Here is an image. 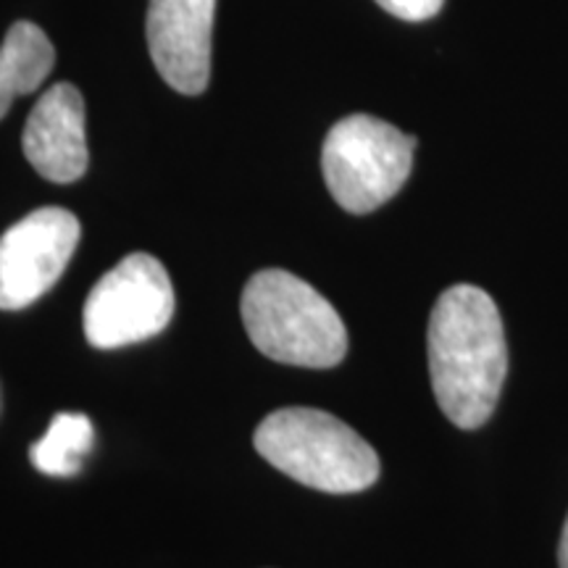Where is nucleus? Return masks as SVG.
<instances>
[{
  "label": "nucleus",
  "instance_id": "1",
  "mask_svg": "<svg viewBox=\"0 0 568 568\" xmlns=\"http://www.w3.org/2000/svg\"><path fill=\"white\" fill-rule=\"evenodd\" d=\"M429 374L443 414L460 429L487 424L508 374V347L497 305L481 287L445 290L429 318Z\"/></svg>",
  "mask_w": 568,
  "mask_h": 568
},
{
  "label": "nucleus",
  "instance_id": "2",
  "mask_svg": "<svg viewBox=\"0 0 568 568\" xmlns=\"http://www.w3.org/2000/svg\"><path fill=\"white\" fill-rule=\"evenodd\" d=\"M247 337L266 358L303 368H332L347 353L343 318L318 290L301 276L266 268L243 290Z\"/></svg>",
  "mask_w": 568,
  "mask_h": 568
},
{
  "label": "nucleus",
  "instance_id": "3",
  "mask_svg": "<svg viewBox=\"0 0 568 568\" xmlns=\"http://www.w3.org/2000/svg\"><path fill=\"white\" fill-rule=\"evenodd\" d=\"M255 450L318 493H364L379 479V456L353 426L318 408H282L258 424Z\"/></svg>",
  "mask_w": 568,
  "mask_h": 568
},
{
  "label": "nucleus",
  "instance_id": "4",
  "mask_svg": "<svg viewBox=\"0 0 568 568\" xmlns=\"http://www.w3.org/2000/svg\"><path fill=\"white\" fill-rule=\"evenodd\" d=\"M414 151L416 138L368 113H353L326 134L324 182L345 211L372 213L400 193Z\"/></svg>",
  "mask_w": 568,
  "mask_h": 568
},
{
  "label": "nucleus",
  "instance_id": "5",
  "mask_svg": "<svg viewBox=\"0 0 568 568\" xmlns=\"http://www.w3.org/2000/svg\"><path fill=\"white\" fill-rule=\"evenodd\" d=\"M174 316V287L159 258L126 255L98 280L84 303V337L92 347L113 351L161 335Z\"/></svg>",
  "mask_w": 568,
  "mask_h": 568
},
{
  "label": "nucleus",
  "instance_id": "6",
  "mask_svg": "<svg viewBox=\"0 0 568 568\" xmlns=\"http://www.w3.org/2000/svg\"><path fill=\"white\" fill-rule=\"evenodd\" d=\"M80 219L59 205L19 219L0 237V311H21L40 301L80 245Z\"/></svg>",
  "mask_w": 568,
  "mask_h": 568
},
{
  "label": "nucleus",
  "instance_id": "7",
  "mask_svg": "<svg viewBox=\"0 0 568 568\" xmlns=\"http://www.w3.org/2000/svg\"><path fill=\"white\" fill-rule=\"evenodd\" d=\"M216 0H151L148 51L155 71L182 95H201L211 80V30Z\"/></svg>",
  "mask_w": 568,
  "mask_h": 568
},
{
  "label": "nucleus",
  "instance_id": "8",
  "mask_svg": "<svg viewBox=\"0 0 568 568\" xmlns=\"http://www.w3.org/2000/svg\"><path fill=\"white\" fill-rule=\"evenodd\" d=\"M27 161L34 172L55 184L82 180L88 172V140H84L82 92L69 82L53 84L34 103L21 134Z\"/></svg>",
  "mask_w": 568,
  "mask_h": 568
},
{
  "label": "nucleus",
  "instance_id": "9",
  "mask_svg": "<svg viewBox=\"0 0 568 568\" xmlns=\"http://www.w3.org/2000/svg\"><path fill=\"white\" fill-rule=\"evenodd\" d=\"M55 51L32 21H17L0 45V119L21 95H30L53 71Z\"/></svg>",
  "mask_w": 568,
  "mask_h": 568
},
{
  "label": "nucleus",
  "instance_id": "10",
  "mask_svg": "<svg viewBox=\"0 0 568 568\" xmlns=\"http://www.w3.org/2000/svg\"><path fill=\"white\" fill-rule=\"evenodd\" d=\"M95 429L84 414H59L48 426L45 437L32 445L30 458L38 471L48 477H74L82 460L92 450Z\"/></svg>",
  "mask_w": 568,
  "mask_h": 568
},
{
  "label": "nucleus",
  "instance_id": "11",
  "mask_svg": "<svg viewBox=\"0 0 568 568\" xmlns=\"http://www.w3.org/2000/svg\"><path fill=\"white\" fill-rule=\"evenodd\" d=\"M376 3L403 21H426L437 17L445 0H376Z\"/></svg>",
  "mask_w": 568,
  "mask_h": 568
},
{
  "label": "nucleus",
  "instance_id": "12",
  "mask_svg": "<svg viewBox=\"0 0 568 568\" xmlns=\"http://www.w3.org/2000/svg\"><path fill=\"white\" fill-rule=\"evenodd\" d=\"M558 564H560V568H568V518H566V524H564V535H560Z\"/></svg>",
  "mask_w": 568,
  "mask_h": 568
}]
</instances>
